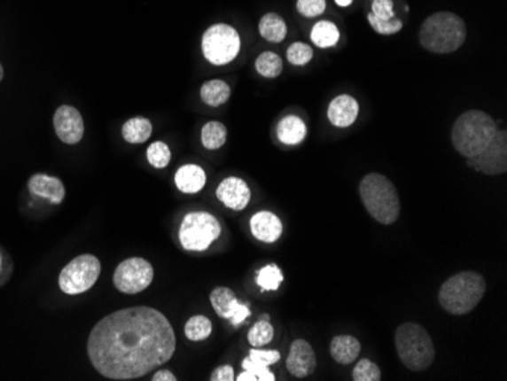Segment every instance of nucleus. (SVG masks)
Returning <instances> with one entry per match:
<instances>
[{"label": "nucleus", "mask_w": 507, "mask_h": 381, "mask_svg": "<svg viewBox=\"0 0 507 381\" xmlns=\"http://www.w3.org/2000/svg\"><path fill=\"white\" fill-rule=\"evenodd\" d=\"M313 49L306 43L296 42L287 49V59L293 66H306L308 61H312Z\"/></svg>", "instance_id": "72a5a7b5"}, {"label": "nucleus", "mask_w": 507, "mask_h": 381, "mask_svg": "<svg viewBox=\"0 0 507 381\" xmlns=\"http://www.w3.org/2000/svg\"><path fill=\"white\" fill-rule=\"evenodd\" d=\"M396 354L407 369L423 372L434 361V344L427 330L419 323H406L396 329Z\"/></svg>", "instance_id": "423d86ee"}, {"label": "nucleus", "mask_w": 507, "mask_h": 381, "mask_svg": "<svg viewBox=\"0 0 507 381\" xmlns=\"http://www.w3.org/2000/svg\"><path fill=\"white\" fill-rule=\"evenodd\" d=\"M255 70L261 74L263 78H277L283 72V61L277 53L266 52L260 53L259 58L255 59Z\"/></svg>", "instance_id": "c85d7f7f"}, {"label": "nucleus", "mask_w": 507, "mask_h": 381, "mask_svg": "<svg viewBox=\"0 0 507 381\" xmlns=\"http://www.w3.org/2000/svg\"><path fill=\"white\" fill-rule=\"evenodd\" d=\"M368 20H370L372 29L381 35H392V34H396L402 29V21L396 20V19L394 20H378L372 14H368Z\"/></svg>", "instance_id": "c9c22d12"}, {"label": "nucleus", "mask_w": 507, "mask_h": 381, "mask_svg": "<svg viewBox=\"0 0 507 381\" xmlns=\"http://www.w3.org/2000/svg\"><path fill=\"white\" fill-rule=\"evenodd\" d=\"M312 42L316 44L317 48L327 49L336 46L340 38V32L333 21L323 20L317 21L313 27L312 34H310Z\"/></svg>", "instance_id": "a878e982"}, {"label": "nucleus", "mask_w": 507, "mask_h": 381, "mask_svg": "<svg viewBox=\"0 0 507 381\" xmlns=\"http://www.w3.org/2000/svg\"><path fill=\"white\" fill-rule=\"evenodd\" d=\"M466 40V25L462 17L449 11L434 12L419 29V43L425 51L438 55L453 53Z\"/></svg>", "instance_id": "f03ea898"}, {"label": "nucleus", "mask_w": 507, "mask_h": 381, "mask_svg": "<svg viewBox=\"0 0 507 381\" xmlns=\"http://www.w3.org/2000/svg\"><path fill=\"white\" fill-rule=\"evenodd\" d=\"M4 270V255H2V251H0V274Z\"/></svg>", "instance_id": "a19ab883"}, {"label": "nucleus", "mask_w": 507, "mask_h": 381, "mask_svg": "<svg viewBox=\"0 0 507 381\" xmlns=\"http://www.w3.org/2000/svg\"><path fill=\"white\" fill-rule=\"evenodd\" d=\"M146 157H148L149 165L153 166L155 169H164L169 166L172 152L168 144L163 142H155L146 151Z\"/></svg>", "instance_id": "2f4dec72"}, {"label": "nucleus", "mask_w": 507, "mask_h": 381, "mask_svg": "<svg viewBox=\"0 0 507 381\" xmlns=\"http://www.w3.org/2000/svg\"><path fill=\"white\" fill-rule=\"evenodd\" d=\"M327 116L328 121L333 123L334 127H351L359 116V102L355 101L353 96H338L328 106Z\"/></svg>", "instance_id": "6ab92c4d"}, {"label": "nucleus", "mask_w": 507, "mask_h": 381, "mask_svg": "<svg viewBox=\"0 0 507 381\" xmlns=\"http://www.w3.org/2000/svg\"><path fill=\"white\" fill-rule=\"evenodd\" d=\"M236 380V376H234V369L230 365H223L221 368H217L212 372L210 376V381H234Z\"/></svg>", "instance_id": "4c0bfd02"}, {"label": "nucleus", "mask_w": 507, "mask_h": 381, "mask_svg": "<svg viewBox=\"0 0 507 381\" xmlns=\"http://www.w3.org/2000/svg\"><path fill=\"white\" fill-rule=\"evenodd\" d=\"M222 227L216 216L208 212H191L181 221L180 244L185 251L201 253L221 237Z\"/></svg>", "instance_id": "0eeeda50"}, {"label": "nucleus", "mask_w": 507, "mask_h": 381, "mask_svg": "<svg viewBox=\"0 0 507 381\" xmlns=\"http://www.w3.org/2000/svg\"><path fill=\"white\" fill-rule=\"evenodd\" d=\"M283 283V272L277 265L263 266L257 274V284L263 292L278 291Z\"/></svg>", "instance_id": "7c9ffc66"}, {"label": "nucleus", "mask_w": 507, "mask_h": 381, "mask_svg": "<svg viewBox=\"0 0 507 381\" xmlns=\"http://www.w3.org/2000/svg\"><path fill=\"white\" fill-rule=\"evenodd\" d=\"M497 131V123L489 114L470 110L457 117L451 129V142L460 155L472 159L491 144Z\"/></svg>", "instance_id": "20e7f679"}, {"label": "nucleus", "mask_w": 507, "mask_h": 381, "mask_svg": "<svg viewBox=\"0 0 507 381\" xmlns=\"http://www.w3.org/2000/svg\"><path fill=\"white\" fill-rule=\"evenodd\" d=\"M259 32L260 35L268 42L281 43L287 35V27L280 14L268 12L260 19Z\"/></svg>", "instance_id": "b1692460"}, {"label": "nucleus", "mask_w": 507, "mask_h": 381, "mask_svg": "<svg viewBox=\"0 0 507 381\" xmlns=\"http://www.w3.org/2000/svg\"><path fill=\"white\" fill-rule=\"evenodd\" d=\"M277 136L280 138L281 144L287 146H295L304 142L307 136V127L301 117L295 114L283 117L278 127H277Z\"/></svg>", "instance_id": "4be33fe9"}, {"label": "nucleus", "mask_w": 507, "mask_h": 381, "mask_svg": "<svg viewBox=\"0 0 507 381\" xmlns=\"http://www.w3.org/2000/svg\"><path fill=\"white\" fill-rule=\"evenodd\" d=\"M231 96V87L222 80L207 81L201 87V99L208 106H221L227 104Z\"/></svg>", "instance_id": "393cba45"}, {"label": "nucleus", "mask_w": 507, "mask_h": 381, "mask_svg": "<svg viewBox=\"0 0 507 381\" xmlns=\"http://www.w3.org/2000/svg\"><path fill=\"white\" fill-rule=\"evenodd\" d=\"M370 14L378 20H394V2L392 0H372V11Z\"/></svg>", "instance_id": "e433bc0d"}, {"label": "nucleus", "mask_w": 507, "mask_h": 381, "mask_svg": "<svg viewBox=\"0 0 507 381\" xmlns=\"http://www.w3.org/2000/svg\"><path fill=\"white\" fill-rule=\"evenodd\" d=\"M2 80H4V66L0 63V82H2Z\"/></svg>", "instance_id": "79ce46f5"}, {"label": "nucleus", "mask_w": 507, "mask_h": 381, "mask_svg": "<svg viewBox=\"0 0 507 381\" xmlns=\"http://www.w3.org/2000/svg\"><path fill=\"white\" fill-rule=\"evenodd\" d=\"M468 166L485 175H503L507 170V133L497 131L480 154L468 159Z\"/></svg>", "instance_id": "9b49d317"}, {"label": "nucleus", "mask_w": 507, "mask_h": 381, "mask_svg": "<svg viewBox=\"0 0 507 381\" xmlns=\"http://www.w3.org/2000/svg\"><path fill=\"white\" fill-rule=\"evenodd\" d=\"M280 351H263L253 348L249 355L242 362L245 371H249L257 377L259 381H275V376L269 371V366L280 362Z\"/></svg>", "instance_id": "f3484780"}, {"label": "nucleus", "mask_w": 507, "mask_h": 381, "mask_svg": "<svg viewBox=\"0 0 507 381\" xmlns=\"http://www.w3.org/2000/svg\"><path fill=\"white\" fill-rule=\"evenodd\" d=\"M327 8V4L325 0H298L296 2V10L301 14V16L312 17L321 16L324 11Z\"/></svg>", "instance_id": "f704fd0d"}, {"label": "nucleus", "mask_w": 507, "mask_h": 381, "mask_svg": "<svg viewBox=\"0 0 507 381\" xmlns=\"http://www.w3.org/2000/svg\"><path fill=\"white\" fill-rule=\"evenodd\" d=\"M152 280V265L142 257L123 260L122 263L117 266L114 276H113V283L117 291L127 293V295H136V293L146 291Z\"/></svg>", "instance_id": "9d476101"}, {"label": "nucleus", "mask_w": 507, "mask_h": 381, "mask_svg": "<svg viewBox=\"0 0 507 381\" xmlns=\"http://www.w3.org/2000/svg\"><path fill=\"white\" fill-rule=\"evenodd\" d=\"M210 302L217 316L231 321L233 327H238L240 323H244L245 319L251 315L248 306L238 301L236 293L230 287L219 286L213 289L210 293Z\"/></svg>", "instance_id": "f8f14e48"}, {"label": "nucleus", "mask_w": 507, "mask_h": 381, "mask_svg": "<svg viewBox=\"0 0 507 381\" xmlns=\"http://www.w3.org/2000/svg\"><path fill=\"white\" fill-rule=\"evenodd\" d=\"M227 127L223 123L216 122V121L206 123L202 127L201 140L204 148L212 149V151L222 148L227 142Z\"/></svg>", "instance_id": "bb28decb"}, {"label": "nucleus", "mask_w": 507, "mask_h": 381, "mask_svg": "<svg viewBox=\"0 0 507 381\" xmlns=\"http://www.w3.org/2000/svg\"><path fill=\"white\" fill-rule=\"evenodd\" d=\"M216 196L227 208L240 212L248 206L251 201V190L248 184L238 176H228L217 186Z\"/></svg>", "instance_id": "2eb2a0df"}, {"label": "nucleus", "mask_w": 507, "mask_h": 381, "mask_svg": "<svg viewBox=\"0 0 507 381\" xmlns=\"http://www.w3.org/2000/svg\"><path fill=\"white\" fill-rule=\"evenodd\" d=\"M176 336L157 308L128 307L96 323L87 342L91 366L110 380H136L174 357Z\"/></svg>", "instance_id": "f257e3e1"}, {"label": "nucleus", "mask_w": 507, "mask_h": 381, "mask_svg": "<svg viewBox=\"0 0 507 381\" xmlns=\"http://www.w3.org/2000/svg\"><path fill=\"white\" fill-rule=\"evenodd\" d=\"M151 136H152V123L144 117H132L123 123L122 137L128 144H144Z\"/></svg>", "instance_id": "5701e85b"}, {"label": "nucleus", "mask_w": 507, "mask_h": 381, "mask_svg": "<svg viewBox=\"0 0 507 381\" xmlns=\"http://www.w3.org/2000/svg\"><path fill=\"white\" fill-rule=\"evenodd\" d=\"M353 380L355 381H380V368L370 362V359H362L353 369Z\"/></svg>", "instance_id": "473e14b6"}, {"label": "nucleus", "mask_w": 507, "mask_h": 381, "mask_svg": "<svg viewBox=\"0 0 507 381\" xmlns=\"http://www.w3.org/2000/svg\"><path fill=\"white\" fill-rule=\"evenodd\" d=\"M206 170L202 169L201 166L185 165L175 174V184L178 187V190L185 195L201 191L206 187Z\"/></svg>", "instance_id": "aec40b11"}, {"label": "nucleus", "mask_w": 507, "mask_h": 381, "mask_svg": "<svg viewBox=\"0 0 507 381\" xmlns=\"http://www.w3.org/2000/svg\"><path fill=\"white\" fill-rule=\"evenodd\" d=\"M274 339V327L270 325L269 316L255 323L253 329L249 330L248 342L254 348H261L264 345L269 344Z\"/></svg>", "instance_id": "c756f323"}, {"label": "nucleus", "mask_w": 507, "mask_h": 381, "mask_svg": "<svg viewBox=\"0 0 507 381\" xmlns=\"http://www.w3.org/2000/svg\"><path fill=\"white\" fill-rule=\"evenodd\" d=\"M212 330L213 325L210 319L207 318V316H202V315H196V316H191V318L185 323V338L191 340V342H201V340H206L207 338H210Z\"/></svg>", "instance_id": "cd10ccee"}, {"label": "nucleus", "mask_w": 507, "mask_h": 381, "mask_svg": "<svg viewBox=\"0 0 507 381\" xmlns=\"http://www.w3.org/2000/svg\"><path fill=\"white\" fill-rule=\"evenodd\" d=\"M251 231L254 237L264 242V244H274L283 234V222L280 217L272 212L255 213L251 219Z\"/></svg>", "instance_id": "a211bd4d"}, {"label": "nucleus", "mask_w": 507, "mask_h": 381, "mask_svg": "<svg viewBox=\"0 0 507 381\" xmlns=\"http://www.w3.org/2000/svg\"><path fill=\"white\" fill-rule=\"evenodd\" d=\"M360 351H362V345L359 340L349 334L336 336L330 344V354L340 365H351L353 362L357 361Z\"/></svg>", "instance_id": "412c9836"}, {"label": "nucleus", "mask_w": 507, "mask_h": 381, "mask_svg": "<svg viewBox=\"0 0 507 381\" xmlns=\"http://www.w3.org/2000/svg\"><path fill=\"white\" fill-rule=\"evenodd\" d=\"M360 199L372 219L383 225L398 221L402 204L394 183L381 174H370L360 181Z\"/></svg>", "instance_id": "39448f33"}, {"label": "nucleus", "mask_w": 507, "mask_h": 381, "mask_svg": "<svg viewBox=\"0 0 507 381\" xmlns=\"http://www.w3.org/2000/svg\"><path fill=\"white\" fill-rule=\"evenodd\" d=\"M285 366H287V371L296 378L312 376L316 369V355H315L312 345L304 339H296L295 342H292Z\"/></svg>", "instance_id": "4468645a"}, {"label": "nucleus", "mask_w": 507, "mask_h": 381, "mask_svg": "<svg viewBox=\"0 0 507 381\" xmlns=\"http://www.w3.org/2000/svg\"><path fill=\"white\" fill-rule=\"evenodd\" d=\"M101 276V261L91 254L74 257L59 274V289L66 295H81L90 291Z\"/></svg>", "instance_id": "6e6552de"}, {"label": "nucleus", "mask_w": 507, "mask_h": 381, "mask_svg": "<svg viewBox=\"0 0 507 381\" xmlns=\"http://www.w3.org/2000/svg\"><path fill=\"white\" fill-rule=\"evenodd\" d=\"M487 293V281L479 272L464 270L445 281L439 289V304L445 312L462 316L472 312Z\"/></svg>", "instance_id": "7ed1b4c3"}, {"label": "nucleus", "mask_w": 507, "mask_h": 381, "mask_svg": "<svg viewBox=\"0 0 507 381\" xmlns=\"http://www.w3.org/2000/svg\"><path fill=\"white\" fill-rule=\"evenodd\" d=\"M152 381H176L178 378L175 377L174 372L168 371V369H159L153 374Z\"/></svg>", "instance_id": "58836bf2"}, {"label": "nucleus", "mask_w": 507, "mask_h": 381, "mask_svg": "<svg viewBox=\"0 0 507 381\" xmlns=\"http://www.w3.org/2000/svg\"><path fill=\"white\" fill-rule=\"evenodd\" d=\"M240 52L238 32L230 25L219 23L208 27L202 35V53L208 63L225 66Z\"/></svg>", "instance_id": "1a4fd4ad"}, {"label": "nucleus", "mask_w": 507, "mask_h": 381, "mask_svg": "<svg viewBox=\"0 0 507 381\" xmlns=\"http://www.w3.org/2000/svg\"><path fill=\"white\" fill-rule=\"evenodd\" d=\"M334 2H336V5L342 6V8H347L353 4V0H334Z\"/></svg>", "instance_id": "ea45409f"}, {"label": "nucleus", "mask_w": 507, "mask_h": 381, "mask_svg": "<svg viewBox=\"0 0 507 381\" xmlns=\"http://www.w3.org/2000/svg\"><path fill=\"white\" fill-rule=\"evenodd\" d=\"M27 190L32 196L46 199L55 206L63 204L64 198H66L63 181L57 176L46 175V174L32 175L27 181Z\"/></svg>", "instance_id": "dca6fc26"}, {"label": "nucleus", "mask_w": 507, "mask_h": 381, "mask_svg": "<svg viewBox=\"0 0 507 381\" xmlns=\"http://www.w3.org/2000/svg\"><path fill=\"white\" fill-rule=\"evenodd\" d=\"M53 128L59 140L66 144H80L84 137V119L74 106H59L53 116Z\"/></svg>", "instance_id": "ddd939ff"}]
</instances>
